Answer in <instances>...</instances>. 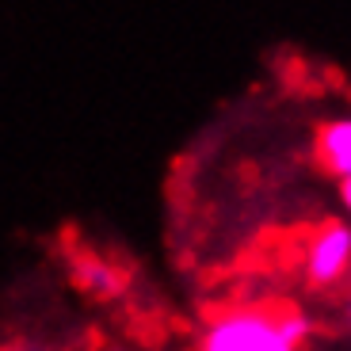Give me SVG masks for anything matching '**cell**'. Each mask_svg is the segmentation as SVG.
I'll return each instance as SVG.
<instances>
[{"mask_svg":"<svg viewBox=\"0 0 351 351\" xmlns=\"http://www.w3.org/2000/svg\"><path fill=\"white\" fill-rule=\"evenodd\" d=\"M279 306H233L221 309L202 332L199 351H263L279 340Z\"/></svg>","mask_w":351,"mask_h":351,"instance_id":"cell-1","label":"cell"},{"mask_svg":"<svg viewBox=\"0 0 351 351\" xmlns=\"http://www.w3.org/2000/svg\"><path fill=\"white\" fill-rule=\"evenodd\" d=\"M302 263H306V279L313 287H336L343 275H351V226L348 221H325L309 237Z\"/></svg>","mask_w":351,"mask_h":351,"instance_id":"cell-2","label":"cell"},{"mask_svg":"<svg viewBox=\"0 0 351 351\" xmlns=\"http://www.w3.org/2000/svg\"><path fill=\"white\" fill-rule=\"evenodd\" d=\"M313 157L325 172H332L340 184H348L351 180V119H332V123L317 126Z\"/></svg>","mask_w":351,"mask_h":351,"instance_id":"cell-3","label":"cell"},{"mask_svg":"<svg viewBox=\"0 0 351 351\" xmlns=\"http://www.w3.org/2000/svg\"><path fill=\"white\" fill-rule=\"evenodd\" d=\"M77 279H80V287H88L92 294H99V298H114V294L123 290V271H119L114 263L99 260V256H84V260L77 263Z\"/></svg>","mask_w":351,"mask_h":351,"instance_id":"cell-4","label":"cell"},{"mask_svg":"<svg viewBox=\"0 0 351 351\" xmlns=\"http://www.w3.org/2000/svg\"><path fill=\"white\" fill-rule=\"evenodd\" d=\"M275 321H279V317H275ZM263 351H298V348H290V343H287V340H282V336H279V340H275L271 348H263Z\"/></svg>","mask_w":351,"mask_h":351,"instance_id":"cell-5","label":"cell"},{"mask_svg":"<svg viewBox=\"0 0 351 351\" xmlns=\"http://www.w3.org/2000/svg\"><path fill=\"white\" fill-rule=\"evenodd\" d=\"M340 199H343V206H348V214H351V180L340 184Z\"/></svg>","mask_w":351,"mask_h":351,"instance_id":"cell-6","label":"cell"}]
</instances>
